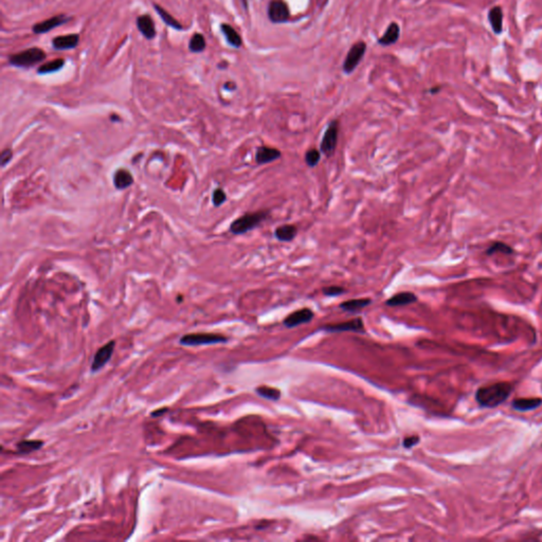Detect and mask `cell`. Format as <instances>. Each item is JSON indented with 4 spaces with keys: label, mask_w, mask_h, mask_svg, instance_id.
Instances as JSON below:
<instances>
[{
    "label": "cell",
    "mask_w": 542,
    "mask_h": 542,
    "mask_svg": "<svg viewBox=\"0 0 542 542\" xmlns=\"http://www.w3.org/2000/svg\"><path fill=\"white\" fill-rule=\"evenodd\" d=\"M69 20H70V17H68L64 14H59V15L51 17V18L47 20L34 24L32 30L35 34H45L57 27H61V25L68 22Z\"/></svg>",
    "instance_id": "9"
},
{
    "label": "cell",
    "mask_w": 542,
    "mask_h": 542,
    "mask_svg": "<svg viewBox=\"0 0 542 542\" xmlns=\"http://www.w3.org/2000/svg\"><path fill=\"white\" fill-rule=\"evenodd\" d=\"M339 135V124L337 121H333L329 124L328 128L322 137V141L320 144V150L328 157H331L336 151L338 143Z\"/></svg>",
    "instance_id": "5"
},
{
    "label": "cell",
    "mask_w": 542,
    "mask_h": 542,
    "mask_svg": "<svg viewBox=\"0 0 542 542\" xmlns=\"http://www.w3.org/2000/svg\"><path fill=\"white\" fill-rule=\"evenodd\" d=\"M65 66V61L63 58H56L54 59V61L52 62H48L44 65H41L38 69H37V73L38 74H49V73H53V72H56V71H59L61 69Z\"/></svg>",
    "instance_id": "25"
},
{
    "label": "cell",
    "mask_w": 542,
    "mask_h": 542,
    "mask_svg": "<svg viewBox=\"0 0 542 542\" xmlns=\"http://www.w3.org/2000/svg\"><path fill=\"white\" fill-rule=\"evenodd\" d=\"M298 234V229L294 225H283L274 231V236L280 242H290Z\"/></svg>",
    "instance_id": "20"
},
{
    "label": "cell",
    "mask_w": 542,
    "mask_h": 542,
    "mask_svg": "<svg viewBox=\"0 0 542 542\" xmlns=\"http://www.w3.org/2000/svg\"><path fill=\"white\" fill-rule=\"evenodd\" d=\"M256 393L262 397L271 400H278L281 397V392L278 389L270 388V386H260L256 389Z\"/></svg>",
    "instance_id": "28"
},
{
    "label": "cell",
    "mask_w": 542,
    "mask_h": 542,
    "mask_svg": "<svg viewBox=\"0 0 542 542\" xmlns=\"http://www.w3.org/2000/svg\"><path fill=\"white\" fill-rule=\"evenodd\" d=\"M220 30L223 34V36L226 37L228 44L234 48H239L242 46V37L239 36V34L236 32L234 28H232L228 23H221Z\"/></svg>",
    "instance_id": "19"
},
{
    "label": "cell",
    "mask_w": 542,
    "mask_h": 542,
    "mask_svg": "<svg viewBox=\"0 0 542 542\" xmlns=\"http://www.w3.org/2000/svg\"><path fill=\"white\" fill-rule=\"evenodd\" d=\"M399 33H400V30H399L398 24L396 22H392L390 23L388 29H386L383 36L380 37L379 40H378V42H379V45L381 46H391L398 40Z\"/></svg>",
    "instance_id": "17"
},
{
    "label": "cell",
    "mask_w": 542,
    "mask_h": 542,
    "mask_svg": "<svg viewBox=\"0 0 542 542\" xmlns=\"http://www.w3.org/2000/svg\"><path fill=\"white\" fill-rule=\"evenodd\" d=\"M46 57H47V54L44 50L34 47V48L23 50L20 53L11 55L10 58H8V63L14 67L29 69L31 67H34L35 65L41 63L44 59H46Z\"/></svg>",
    "instance_id": "3"
},
{
    "label": "cell",
    "mask_w": 542,
    "mask_h": 542,
    "mask_svg": "<svg viewBox=\"0 0 542 542\" xmlns=\"http://www.w3.org/2000/svg\"><path fill=\"white\" fill-rule=\"evenodd\" d=\"M320 159H321L320 152L316 149L308 150L305 154V162L306 165L311 168H315L318 163L320 162Z\"/></svg>",
    "instance_id": "29"
},
{
    "label": "cell",
    "mask_w": 542,
    "mask_h": 542,
    "mask_svg": "<svg viewBox=\"0 0 542 542\" xmlns=\"http://www.w3.org/2000/svg\"><path fill=\"white\" fill-rule=\"evenodd\" d=\"M268 17L274 23H283L289 18L287 4L282 0H272L268 6Z\"/></svg>",
    "instance_id": "8"
},
{
    "label": "cell",
    "mask_w": 542,
    "mask_h": 542,
    "mask_svg": "<svg viewBox=\"0 0 542 542\" xmlns=\"http://www.w3.org/2000/svg\"><path fill=\"white\" fill-rule=\"evenodd\" d=\"M154 7H155V10H156L157 14L160 16V18L163 20V22H165L167 25H169V27L173 28V29H176V30H183L182 24L180 23L178 20H176L174 17L172 16L169 12H167L162 6H160L158 4H154Z\"/></svg>",
    "instance_id": "22"
},
{
    "label": "cell",
    "mask_w": 542,
    "mask_h": 542,
    "mask_svg": "<svg viewBox=\"0 0 542 542\" xmlns=\"http://www.w3.org/2000/svg\"><path fill=\"white\" fill-rule=\"evenodd\" d=\"M115 341H110L106 343L105 346H103L96 353L90 367L91 373H97L102 367L105 366V364L110 360L111 356H113V353L115 351Z\"/></svg>",
    "instance_id": "7"
},
{
    "label": "cell",
    "mask_w": 542,
    "mask_h": 542,
    "mask_svg": "<svg viewBox=\"0 0 542 542\" xmlns=\"http://www.w3.org/2000/svg\"><path fill=\"white\" fill-rule=\"evenodd\" d=\"M13 157V153L11 150H3L1 152V155H0V163H1V167H5L8 162L11 161Z\"/></svg>",
    "instance_id": "32"
},
{
    "label": "cell",
    "mask_w": 542,
    "mask_h": 542,
    "mask_svg": "<svg viewBox=\"0 0 542 542\" xmlns=\"http://www.w3.org/2000/svg\"><path fill=\"white\" fill-rule=\"evenodd\" d=\"M495 253H505V254H513L514 253V249L512 247H510L509 245H506L504 243H494L492 246L488 247L486 249V254L487 255H492V254H495Z\"/></svg>",
    "instance_id": "27"
},
{
    "label": "cell",
    "mask_w": 542,
    "mask_h": 542,
    "mask_svg": "<svg viewBox=\"0 0 542 542\" xmlns=\"http://www.w3.org/2000/svg\"><path fill=\"white\" fill-rule=\"evenodd\" d=\"M372 303L371 299H354L340 304V308L346 312H357Z\"/></svg>",
    "instance_id": "23"
},
{
    "label": "cell",
    "mask_w": 542,
    "mask_h": 542,
    "mask_svg": "<svg viewBox=\"0 0 542 542\" xmlns=\"http://www.w3.org/2000/svg\"><path fill=\"white\" fill-rule=\"evenodd\" d=\"M80 42V35L76 33L69 34V35L57 36L53 38L52 46L56 50H70L77 47Z\"/></svg>",
    "instance_id": "14"
},
{
    "label": "cell",
    "mask_w": 542,
    "mask_h": 542,
    "mask_svg": "<svg viewBox=\"0 0 542 542\" xmlns=\"http://www.w3.org/2000/svg\"><path fill=\"white\" fill-rule=\"evenodd\" d=\"M328 332H362L364 329L363 321L360 318L351 320L348 322H343L339 324L326 325L324 328Z\"/></svg>",
    "instance_id": "11"
},
{
    "label": "cell",
    "mask_w": 542,
    "mask_h": 542,
    "mask_svg": "<svg viewBox=\"0 0 542 542\" xmlns=\"http://www.w3.org/2000/svg\"><path fill=\"white\" fill-rule=\"evenodd\" d=\"M42 446H44V442L42 441H32V440L25 441L24 440L17 444L16 448H17V452H18L19 454H28L33 451H37L38 449L41 448Z\"/></svg>",
    "instance_id": "24"
},
{
    "label": "cell",
    "mask_w": 542,
    "mask_h": 542,
    "mask_svg": "<svg viewBox=\"0 0 542 542\" xmlns=\"http://www.w3.org/2000/svg\"><path fill=\"white\" fill-rule=\"evenodd\" d=\"M542 403L541 398H518L512 402V407L521 412H527L537 409Z\"/></svg>",
    "instance_id": "18"
},
{
    "label": "cell",
    "mask_w": 542,
    "mask_h": 542,
    "mask_svg": "<svg viewBox=\"0 0 542 542\" xmlns=\"http://www.w3.org/2000/svg\"><path fill=\"white\" fill-rule=\"evenodd\" d=\"M168 410H169L168 408L158 409V410H156V411H155V412H153V413H152V416H153V417H158V416L162 415V414H163V413H166V412H167Z\"/></svg>",
    "instance_id": "34"
},
{
    "label": "cell",
    "mask_w": 542,
    "mask_h": 542,
    "mask_svg": "<svg viewBox=\"0 0 542 542\" xmlns=\"http://www.w3.org/2000/svg\"><path fill=\"white\" fill-rule=\"evenodd\" d=\"M281 158V152L278 149L269 146H261L256 150L255 160L259 165H266Z\"/></svg>",
    "instance_id": "13"
},
{
    "label": "cell",
    "mask_w": 542,
    "mask_h": 542,
    "mask_svg": "<svg viewBox=\"0 0 542 542\" xmlns=\"http://www.w3.org/2000/svg\"><path fill=\"white\" fill-rule=\"evenodd\" d=\"M419 442V437L414 435V436H409L407 438H405L403 440V446H405V448H412V447H414L415 445H417Z\"/></svg>",
    "instance_id": "33"
},
{
    "label": "cell",
    "mask_w": 542,
    "mask_h": 542,
    "mask_svg": "<svg viewBox=\"0 0 542 542\" xmlns=\"http://www.w3.org/2000/svg\"><path fill=\"white\" fill-rule=\"evenodd\" d=\"M365 50H366L365 42L357 41L349 51L346 61H344V64H343V71L348 74L354 71L357 68V66L360 64L361 59H362L365 53Z\"/></svg>",
    "instance_id": "6"
},
{
    "label": "cell",
    "mask_w": 542,
    "mask_h": 542,
    "mask_svg": "<svg viewBox=\"0 0 542 542\" xmlns=\"http://www.w3.org/2000/svg\"><path fill=\"white\" fill-rule=\"evenodd\" d=\"M180 344L184 347H199V346H210V344H217L227 342V338L218 334H187L182 336L179 340Z\"/></svg>",
    "instance_id": "4"
},
{
    "label": "cell",
    "mask_w": 542,
    "mask_h": 542,
    "mask_svg": "<svg viewBox=\"0 0 542 542\" xmlns=\"http://www.w3.org/2000/svg\"><path fill=\"white\" fill-rule=\"evenodd\" d=\"M137 27L146 39H153L156 36V27L150 15H141L138 17Z\"/></svg>",
    "instance_id": "12"
},
{
    "label": "cell",
    "mask_w": 542,
    "mask_h": 542,
    "mask_svg": "<svg viewBox=\"0 0 542 542\" xmlns=\"http://www.w3.org/2000/svg\"><path fill=\"white\" fill-rule=\"evenodd\" d=\"M513 391L509 382H497L481 386L476 393V399L481 407L496 408L503 403Z\"/></svg>",
    "instance_id": "1"
},
{
    "label": "cell",
    "mask_w": 542,
    "mask_h": 542,
    "mask_svg": "<svg viewBox=\"0 0 542 542\" xmlns=\"http://www.w3.org/2000/svg\"><path fill=\"white\" fill-rule=\"evenodd\" d=\"M416 301H417V297L413 294V292L406 291V292H399V294L391 297L388 301H386L385 304L392 307L405 306L408 304L414 303L416 302Z\"/></svg>",
    "instance_id": "15"
},
{
    "label": "cell",
    "mask_w": 542,
    "mask_h": 542,
    "mask_svg": "<svg viewBox=\"0 0 542 542\" xmlns=\"http://www.w3.org/2000/svg\"><path fill=\"white\" fill-rule=\"evenodd\" d=\"M134 182V177L130 171L120 169L116 171L114 175V184L118 190H125L128 186H131Z\"/></svg>",
    "instance_id": "16"
},
{
    "label": "cell",
    "mask_w": 542,
    "mask_h": 542,
    "mask_svg": "<svg viewBox=\"0 0 542 542\" xmlns=\"http://www.w3.org/2000/svg\"><path fill=\"white\" fill-rule=\"evenodd\" d=\"M322 291H323V294L325 296L337 297V296H340V295L344 294L346 289H344L343 287H340V286H329V287H324L322 289Z\"/></svg>",
    "instance_id": "31"
},
{
    "label": "cell",
    "mask_w": 542,
    "mask_h": 542,
    "mask_svg": "<svg viewBox=\"0 0 542 542\" xmlns=\"http://www.w3.org/2000/svg\"><path fill=\"white\" fill-rule=\"evenodd\" d=\"M226 199H227V195L225 192H223V190H221V188H216V190L213 192L212 201L215 206L221 205L226 201Z\"/></svg>",
    "instance_id": "30"
},
{
    "label": "cell",
    "mask_w": 542,
    "mask_h": 542,
    "mask_svg": "<svg viewBox=\"0 0 542 542\" xmlns=\"http://www.w3.org/2000/svg\"><path fill=\"white\" fill-rule=\"evenodd\" d=\"M225 88L228 89V90H234L236 88V86L234 83H226L225 84Z\"/></svg>",
    "instance_id": "35"
},
{
    "label": "cell",
    "mask_w": 542,
    "mask_h": 542,
    "mask_svg": "<svg viewBox=\"0 0 542 542\" xmlns=\"http://www.w3.org/2000/svg\"><path fill=\"white\" fill-rule=\"evenodd\" d=\"M205 46H206L205 38L200 33H195L192 36V38L190 39V42H188V49L195 53L202 52V51L205 49Z\"/></svg>",
    "instance_id": "26"
},
{
    "label": "cell",
    "mask_w": 542,
    "mask_h": 542,
    "mask_svg": "<svg viewBox=\"0 0 542 542\" xmlns=\"http://www.w3.org/2000/svg\"><path fill=\"white\" fill-rule=\"evenodd\" d=\"M490 24H492L493 30L495 33H501L502 32V25H503V12L500 6H495L494 8L489 11L488 14Z\"/></svg>",
    "instance_id": "21"
},
{
    "label": "cell",
    "mask_w": 542,
    "mask_h": 542,
    "mask_svg": "<svg viewBox=\"0 0 542 542\" xmlns=\"http://www.w3.org/2000/svg\"><path fill=\"white\" fill-rule=\"evenodd\" d=\"M268 217V212L257 211L246 213L242 216L236 218L230 226V232L232 234H244L246 232L253 230Z\"/></svg>",
    "instance_id": "2"
},
{
    "label": "cell",
    "mask_w": 542,
    "mask_h": 542,
    "mask_svg": "<svg viewBox=\"0 0 542 542\" xmlns=\"http://www.w3.org/2000/svg\"><path fill=\"white\" fill-rule=\"evenodd\" d=\"M313 318H314V313L312 309L302 308L288 315L286 317V319L284 320V324H285V326H287V328H296V326L300 324L311 322L313 320Z\"/></svg>",
    "instance_id": "10"
}]
</instances>
